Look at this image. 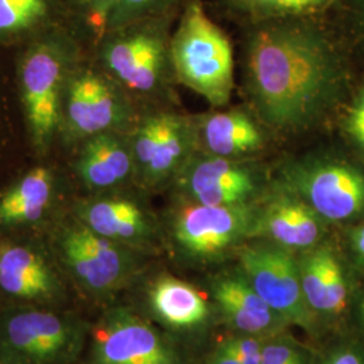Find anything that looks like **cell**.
Returning <instances> with one entry per match:
<instances>
[{"instance_id": "9c48e42d", "label": "cell", "mask_w": 364, "mask_h": 364, "mask_svg": "<svg viewBox=\"0 0 364 364\" xmlns=\"http://www.w3.org/2000/svg\"><path fill=\"white\" fill-rule=\"evenodd\" d=\"M129 136L135 186L142 192L170 188L198 150L195 117L173 105L142 109Z\"/></svg>"}, {"instance_id": "5b68a950", "label": "cell", "mask_w": 364, "mask_h": 364, "mask_svg": "<svg viewBox=\"0 0 364 364\" xmlns=\"http://www.w3.org/2000/svg\"><path fill=\"white\" fill-rule=\"evenodd\" d=\"M170 52L178 84L200 95L213 108L228 105L235 87L232 45L200 0L186 4L171 34Z\"/></svg>"}, {"instance_id": "4dcf8cb0", "label": "cell", "mask_w": 364, "mask_h": 364, "mask_svg": "<svg viewBox=\"0 0 364 364\" xmlns=\"http://www.w3.org/2000/svg\"><path fill=\"white\" fill-rule=\"evenodd\" d=\"M347 240L353 258L364 267V221L351 224L348 227Z\"/></svg>"}, {"instance_id": "d6986e66", "label": "cell", "mask_w": 364, "mask_h": 364, "mask_svg": "<svg viewBox=\"0 0 364 364\" xmlns=\"http://www.w3.org/2000/svg\"><path fill=\"white\" fill-rule=\"evenodd\" d=\"M195 117L198 150L231 159L257 158L267 146V132L250 109L230 108Z\"/></svg>"}, {"instance_id": "8992f818", "label": "cell", "mask_w": 364, "mask_h": 364, "mask_svg": "<svg viewBox=\"0 0 364 364\" xmlns=\"http://www.w3.org/2000/svg\"><path fill=\"white\" fill-rule=\"evenodd\" d=\"M43 235L66 278L93 297L120 290L139 270L142 251L93 232L69 209Z\"/></svg>"}, {"instance_id": "1f68e13d", "label": "cell", "mask_w": 364, "mask_h": 364, "mask_svg": "<svg viewBox=\"0 0 364 364\" xmlns=\"http://www.w3.org/2000/svg\"><path fill=\"white\" fill-rule=\"evenodd\" d=\"M208 364H240L237 356L228 340L223 341L220 346L210 355Z\"/></svg>"}, {"instance_id": "7402d4cb", "label": "cell", "mask_w": 364, "mask_h": 364, "mask_svg": "<svg viewBox=\"0 0 364 364\" xmlns=\"http://www.w3.org/2000/svg\"><path fill=\"white\" fill-rule=\"evenodd\" d=\"M76 28L64 0H0V45H19L60 27Z\"/></svg>"}, {"instance_id": "e0dca14e", "label": "cell", "mask_w": 364, "mask_h": 364, "mask_svg": "<svg viewBox=\"0 0 364 364\" xmlns=\"http://www.w3.org/2000/svg\"><path fill=\"white\" fill-rule=\"evenodd\" d=\"M326 223L275 176L257 203L252 239L304 252L324 242Z\"/></svg>"}, {"instance_id": "44dd1931", "label": "cell", "mask_w": 364, "mask_h": 364, "mask_svg": "<svg viewBox=\"0 0 364 364\" xmlns=\"http://www.w3.org/2000/svg\"><path fill=\"white\" fill-rule=\"evenodd\" d=\"M212 293L225 320L246 335H273L287 324L260 297L242 270L219 275L212 282Z\"/></svg>"}, {"instance_id": "6da1fadb", "label": "cell", "mask_w": 364, "mask_h": 364, "mask_svg": "<svg viewBox=\"0 0 364 364\" xmlns=\"http://www.w3.org/2000/svg\"><path fill=\"white\" fill-rule=\"evenodd\" d=\"M242 60L250 111L277 134L317 127L347 90L344 60L313 19L254 23Z\"/></svg>"}, {"instance_id": "52a82bcc", "label": "cell", "mask_w": 364, "mask_h": 364, "mask_svg": "<svg viewBox=\"0 0 364 364\" xmlns=\"http://www.w3.org/2000/svg\"><path fill=\"white\" fill-rule=\"evenodd\" d=\"M90 331L53 306L11 305L0 313V364H75Z\"/></svg>"}, {"instance_id": "cb8c5ba5", "label": "cell", "mask_w": 364, "mask_h": 364, "mask_svg": "<svg viewBox=\"0 0 364 364\" xmlns=\"http://www.w3.org/2000/svg\"><path fill=\"white\" fill-rule=\"evenodd\" d=\"M335 3L336 0H230L234 10L248 16L254 23L313 19L328 11Z\"/></svg>"}, {"instance_id": "83f0119b", "label": "cell", "mask_w": 364, "mask_h": 364, "mask_svg": "<svg viewBox=\"0 0 364 364\" xmlns=\"http://www.w3.org/2000/svg\"><path fill=\"white\" fill-rule=\"evenodd\" d=\"M344 126L352 142L364 156V85L348 108Z\"/></svg>"}, {"instance_id": "ac0fdd59", "label": "cell", "mask_w": 364, "mask_h": 364, "mask_svg": "<svg viewBox=\"0 0 364 364\" xmlns=\"http://www.w3.org/2000/svg\"><path fill=\"white\" fill-rule=\"evenodd\" d=\"M68 170L84 195H100L135 186L129 132L91 136L70 153Z\"/></svg>"}, {"instance_id": "836d02e7", "label": "cell", "mask_w": 364, "mask_h": 364, "mask_svg": "<svg viewBox=\"0 0 364 364\" xmlns=\"http://www.w3.org/2000/svg\"><path fill=\"white\" fill-rule=\"evenodd\" d=\"M360 318H362V323H363L364 326V299L362 305H360Z\"/></svg>"}, {"instance_id": "484cf974", "label": "cell", "mask_w": 364, "mask_h": 364, "mask_svg": "<svg viewBox=\"0 0 364 364\" xmlns=\"http://www.w3.org/2000/svg\"><path fill=\"white\" fill-rule=\"evenodd\" d=\"M176 0H117V7L111 15L108 30L129 25L149 18L164 16Z\"/></svg>"}, {"instance_id": "e575fe53", "label": "cell", "mask_w": 364, "mask_h": 364, "mask_svg": "<svg viewBox=\"0 0 364 364\" xmlns=\"http://www.w3.org/2000/svg\"><path fill=\"white\" fill-rule=\"evenodd\" d=\"M1 92V91H0ZM0 103H4V102H3V100H1V99H0ZM1 114H4V112H3V111H0V117H1ZM1 124H7V123H4V122H1V119H0V126H1ZM0 135H4V134H0Z\"/></svg>"}, {"instance_id": "f546056e", "label": "cell", "mask_w": 364, "mask_h": 364, "mask_svg": "<svg viewBox=\"0 0 364 364\" xmlns=\"http://www.w3.org/2000/svg\"><path fill=\"white\" fill-rule=\"evenodd\" d=\"M321 364H364V350L355 344H341L328 352Z\"/></svg>"}, {"instance_id": "603a6c76", "label": "cell", "mask_w": 364, "mask_h": 364, "mask_svg": "<svg viewBox=\"0 0 364 364\" xmlns=\"http://www.w3.org/2000/svg\"><path fill=\"white\" fill-rule=\"evenodd\" d=\"M151 312L165 326L193 329L208 318L207 301L188 282L171 275H159L147 291Z\"/></svg>"}, {"instance_id": "277c9868", "label": "cell", "mask_w": 364, "mask_h": 364, "mask_svg": "<svg viewBox=\"0 0 364 364\" xmlns=\"http://www.w3.org/2000/svg\"><path fill=\"white\" fill-rule=\"evenodd\" d=\"M139 114L130 96L85 53L66 80L57 147L70 154L95 135L130 132Z\"/></svg>"}, {"instance_id": "30bf717a", "label": "cell", "mask_w": 364, "mask_h": 364, "mask_svg": "<svg viewBox=\"0 0 364 364\" xmlns=\"http://www.w3.org/2000/svg\"><path fill=\"white\" fill-rule=\"evenodd\" d=\"M176 200V205L170 209L168 231L171 245L183 258L219 260L251 240L258 201L223 207Z\"/></svg>"}, {"instance_id": "3957f363", "label": "cell", "mask_w": 364, "mask_h": 364, "mask_svg": "<svg viewBox=\"0 0 364 364\" xmlns=\"http://www.w3.org/2000/svg\"><path fill=\"white\" fill-rule=\"evenodd\" d=\"M170 39L168 21L149 18L105 31L92 57L141 111L173 105L177 80Z\"/></svg>"}, {"instance_id": "8fae6325", "label": "cell", "mask_w": 364, "mask_h": 364, "mask_svg": "<svg viewBox=\"0 0 364 364\" xmlns=\"http://www.w3.org/2000/svg\"><path fill=\"white\" fill-rule=\"evenodd\" d=\"M73 188L68 168L41 159L0 189V235L45 234L70 207Z\"/></svg>"}, {"instance_id": "7a4b0ae2", "label": "cell", "mask_w": 364, "mask_h": 364, "mask_svg": "<svg viewBox=\"0 0 364 364\" xmlns=\"http://www.w3.org/2000/svg\"><path fill=\"white\" fill-rule=\"evenodd\" d=\"M84 39L77 28L60 27L27 42L16 55L19 108L28 146L39 161L57 149L66 80L87 53Z\"/></svg>"}, {"instance_id": "4316f807", "label": "cell", "mask_w": 364, "mask_h": 364, "mask_svg": "<svg viewBox=\"0 0 364 364\" xmlns=\"http://www.w3.org/2000/svg\"><path fill=\"white\" fill-rule=\"evenodd\" d=\"M260 364H306V359L296 346L281 340L263 344Z\"/></svg>"}, {"instance_id": "9a60e30c", "label": "cell", "mask_w": 364, "mask_h": 364, "mask_svg": "<svg viewBox=\"0 0 364 364\" xmlns=\"http://www.w3.org/2000/svg\"><path fill=\"white\" fill-rule=\"evenodd\" d=\"M127 189L75 197L69 212L96 234L123 246L149 251L159 240V224L142 198Z\"/></svg>"}, {"instance_id": "5bb4252c", "label": "cell", "mask_w": 364, "mask_h": 364, "mask_svg": "<svg viewBox=\"0 0 364 364\" xmlns=\"http://www.w3.org/2000/svg\"><path fill=\"white\" fill-rule=\"evenodd\" d=\"M242 273L287 324L311 329L314 313L301 285L299 257L272 242L252 239L237 251Z\"/></svg>"}, {"instance_id": "f1b7e54d", "label": "cell", "mask_w": 364, "mask_h": 364, "mask_svg": "<svg viewBox=\"0 0 364 364\" xmlns=\"http://www.w3.org/2000/svg\"><path fill=\"white\" fill-rule=\"evenodd\" d=\"M228 341L240 364H260L262 362V350L264 343L259 336L246 335L228 338Z\"/></svg>"}, {"instance_id": "ffe728a7", "label": "cell", "mask_w": 364, "mask_h": 364, "mask_svg": "<svg viewBox=\"0 0 364 364\" xmlns=\"http://www.w3.org/2000/svg\"><path fill=\"white\" fill-rule=\"evenodd\" d=\"M299 275L304 296L313 313L338 316L348 302V279L336 250L326 242L301 252Z\"/></svg>"}, {"instance_id": "2e32d148", "label": "cell", "mask_w": 364, "mask_h": 364, "mask_svg": "<svg viewBox=\"0 0 364 364\" xmlns=\"http://www.w3.org/2000/svg\"><path fill=\"white\" fill-rule=\"evenodd\" d=\"M90 364H181L156 328L124 308L111 309L90 331Z\"/></svg>"}, {"instance_id": "4fadbf2b", "label": "cell", "mask_w": 364, "mask_h": 364, "mask_svg": "<svg viewBox=\"0 0 364 364\" xmlns=\"http://www.w3.org/2000/svg\"><path fill=\"white\" fill-rule=\"evenodd\" d=\"M64 277L45 235H0V294L13 305H58Z\"/></svg>"}, {"instance_id": "7c38bea8", "label": "cell", "mask_w": 364, "mask_h": 364, "mask_svg": "<svg viewBox=\"0 0 364 364\" xmlns=\"http://www.w3.org/2000/svg\"><path fill=\"white\" fill-rule=\"evenodd\" d=\"M258 158L231 159L197 150L170 185L176 198L204 205L255 204L273 180Z\"/></svg>"}, {"instance_id": "d4e9b609", "label": "cell", "mask_w": 364, "mask_h": 364, "mask_svg": "<svg viewBox=\"0 0 364 364\" xmlns=\"http://www.w3.org/2000/svg\"><path fill=\"white\" fill-rule=\"evenodd\" d=\"M70 18L81 36L93 41V45L107 31L117 0H64Z\"/></svg>"}, {"instance_id": "ba28073f", "label": "cell", "mask_w": 364, "mask_h": 364, "mask_svg": "<svg viewBox=\"0 0 364 364\" xmlns=\"http://www.w3.org/2000/svg\"><path fill=\"white\" fill-rule=\"evenodd\" d=\"M274 176L326 224L364 221V169L343 156L306 153L290 156Z\"/></svg>"}, {"instance_id": "d6a6232c", "label": "cell", "mask_w": 364, "mask_h": 364, "mask_svg": "<svg viewBox=\"0 0 364 364\" xmlns=\"http://www.w3.org/2000/svg\"><path fill=\"white\" fill-rule=\"evenodd\" d=\"M356 10H358L359 23L364 33V0H356Z\"/></svg>"}]
</instances>
